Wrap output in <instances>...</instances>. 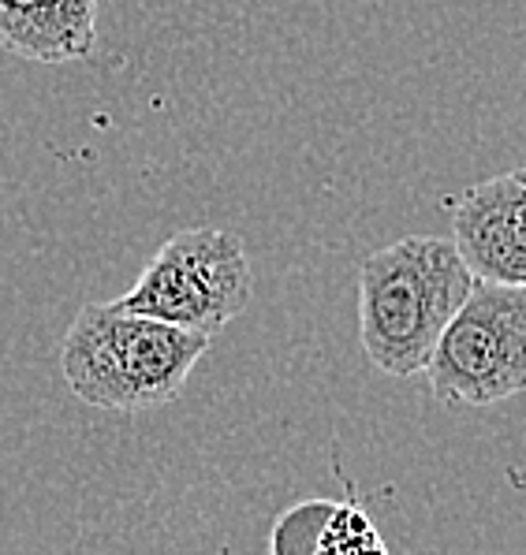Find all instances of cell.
<instances>
[{
  "label": "cell",
  "instance_id": "obj_3",
  "mask_svg": "<svg viewBox=\"0 0 526 555\" xmlns=\"http://www.w3.org/2000/svg\"><path fill=\"white\" fill-rule=\"evenodd\" d=\"M251 295L254 272L240 235L224 228H187L146 261L116 306L214 339L247 310Z\"/></svg>",
  "mask_w": 526,
  "mask_h": 555
},
{
  "label": "cell",
  "instance_id": "obj_7",
  "mask_svg": "<svg viewBox=\"0 0 526 555\" xmlns=\"http://www.w3.org/2000/svg\"><path fill=\"white\" fill-rule=\"evenodd\" d=\"M313 555H388L381 541L377 526L355 500H344L333 507L325 529L318 537V552Z\"/></svg>",
  "mask_w": 526,
  "mask_h": 555
},
{
  "label": "cell",
  "instance_id": "obj_2",
  "mask_svg": "<svg viewBox=\"0 0 526 555\" xmlns=\"http://www.w3.org/2000/svg\"><path fill=\"white\" fill-rule=\"evenodd\" d=\"M206 351V336L124 313L116 302H87L67 324L61 370L87 406L142 414L172 403Z\"/></svg>",
  "mask_w": 526,
  "mask_h": 555
},
{
  "label": "cell",
  "instance_id": "obj_8",
  "mask_svg": "<svg viewBox=\"0 0 526 555\" xmlns=\"http://www.w3.org/2000/svg\"><path fill=\"white\" fill-rule=\"evenodd\" d=\"M336 500H307L287 507L269 529V555H313Z\"/></svg>",
  "mask_w": 526,
  "mask_h": 555
},
{
  "label": "cell",
  "instance_id": "obj_4",
  "mask_svg": "<svg viewBox=\"0 0 526 555\" xmlns=\"http://www.w3.org/2000/svg\"><path fill=\"white\" fill-rule=\"evenodd\" d=\"M426 380L448 406H493L526 391V287L474 280Z\"/></svg>",
  "mask_w": 526,
  "mask_h": 555
},
{
  "label": "cell",
  "instance_id": "obj_6",
  "mask_svg": "<svg viewBox=\"0 0 526 555\" xmlns=\"http://www.w3.org/2000/svg\"><path fill=\"white\" fill-rule=\"evenodd\" d=\"M98 46V0H0V49L34 64H75Z\"/></svg>",
  "mask_w": 526,
  "mask_h": 555
},
{
  "label": "cell",
  "instance_id": "obj_5",
  "mask_svg": "<svg viewBox=\"0 0 526 555\" xmlns=\"http://www.w3.org/2000/svg\"><path fill=\"white\" fill-rule=\"evenodd\" d=\"M452 235L474 280L526 287V168L463 191L452 202Z\"/></svg>",
  "mask_w": 526,
  "mask_h": 555
},
{
  "label": "cell",
  "instance_id": "obj_1",
  "mask_svg": "<svg viewBox=\"0 0 526 555\" xmlns=\"http://www.w3.org/2000/svg\"><path fill=\"white\" fill-rule=\"evenodd\" d=\"M474 287L452 238L407 235L359 269V339L385 377L426 373L440 336Z\"/></svg>",
  "mask_w": 526,
  "mask_h": 555
}]
</instances>
